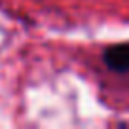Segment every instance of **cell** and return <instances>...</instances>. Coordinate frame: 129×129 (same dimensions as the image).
I'll return each instance as SVG.
<instances>
[{
  "mask_svg": "<svg viewBox=\"0 0 129 129\" xmlns=\"http://www.w3.org/2000/svg\"><path fill=\"white\" fill-rule=\"evenodd\" d=\"M105 64L116 72H129V44H116L105 49Z\"/></svg>",
  "mask_w": 129,
  "mask_h": 129,
  "instance_id": "1",
  "label": "cell"
}]
</instances>
